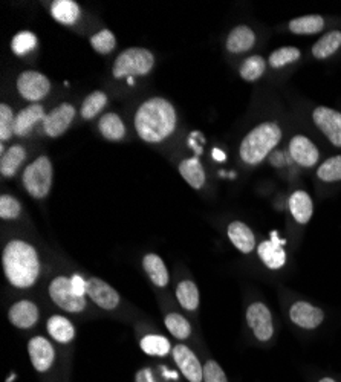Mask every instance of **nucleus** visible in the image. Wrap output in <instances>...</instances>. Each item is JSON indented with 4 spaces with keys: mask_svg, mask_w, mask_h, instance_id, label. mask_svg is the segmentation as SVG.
<instances>
[{
    "mask_svg": "<svg viewBox=\"0 0 341 382\" xmlns=\"http://www.w3.org/2000/svg\"><path fill=\"white\" fill-rule=\"evenodd\" d=\"M143 267L148 275V279L152 280L155 286H158V288H166L170 277L161 257L156 256V254H147L143 259Z\"/></svg>",
    "mask_w": 341,
    "mask_h": 382,
    "instance_id": "nucleus-26",
    "label": "nucleus"
},
{
    "mask_svg": "<svg viewBox=\"0 0 341 382\" xmlns=\"http://www.w3.org/2000/svg\"><path fill=\"white\" fill-rule=\"evenodd\" d=\"M76 113L77 110L72 104L61 103L56 109H52L49 113H46L44 121H41L45 133L49 138L61 136L71 127L73 118H76Z\"/></svg>",
    "mask_w": 341,
    "mask_h": 382,
    "instance_id": "nucleus-9",
    "label": "nucleus"
},
{
    "mask_svg": "<svg viewBox=\"0 0 341 382\" xmlns=\"http://www.w3.org/2000/svg\"><path fill=\"white\" fill-rule=\"evenodd\" d=\"M213 158H216V159H220V161H223V159H225V155H223L220 150H218V148H216V150L213 152Z\"/></svg>",
    "mask_w": 341,
    "mask_h": 382,
    "instance_id": "nucleus-44",
    "label": "nucleus"
},
{
    "mask_svg": "<svg viewBox=\"0 0 341 382\" xmlns=\"http://www.w3.org/2000/svg\"><path fill=\"white\" fill-rule=\"evenodd\" d=\"M136 381L138 382H153L151 370H141L140 373H138V376H136Z\"/></svg>",
    "mask_w": 341,
    "mask_h": 382,
    "instance_id": "nucleus-43",
    "label": "nucleus"
},
{
    "mask_svg": "<svg viewBox=\"0 0 341 382\" xmlns=\"http://www.w3.org/2000/svg\"><path fill=\"white\" fill-rule=\"evenodd\" d=\"M317 176L318 179H322L323 182H338V180H341V155L326 159V161L318 167Z\"/></svg>",
    "mask_w": 341,
    "mask_h": 382,
    "instance_id": "nucleus-37",
    "label": "nucleus"
},
{
    "mask_svg": "<svg viewBox=\"0 0 341 382\" xmlns=\"http://www.w3.org/2000/svg\"><path fill=\"white\" fill-rule=\"evenodd\" d=\"M341 48V31H330V33L325 34L315 45L312 46V56L318 60H325L330 56H334L335 52Z\"/></svg>",
    "mask_w": 341,
    "mask_h": 382,
    "instance_id": "nucleus-29",
    "label": "nucleus"
},
{
    "mask_svg": "<svg viewBox=\"0 0 341 382\" xmlns=\"http://www.w3.org/2000/svg\"><path fill=\"white\" fill-rule=\"evenodd\" d=\"M26 159V148L24 145L14 144L0 156V173L4 177H13L19 172L20 165Z\"/></svg>",
    "mask_w": 341,
    "mask_h": 382,
    "instance_id": "nucleus-23",
    "label": "nucleus"
},
{
    "mask_svg": "<svg viewBox=\"0 0 341 382\" xmlns=\"http://www.w3.org/2000/svg\"><path fill=\"white\" fill-rule=\"evenodd\" d=\"M255 45V34L254 31L247 26L240 25L234 28L227 37V51L231 54H242V52H248Z\"/></svg>",
    "mask_w": 341,
    "mask_h": 382,
    "instance_id": "nucleus-20",
    "label": "nucleus"
},
{
    "mask_svg": "<svg viewBox=\"0 0 341 382\" xmlns=\"http://www.w3.org/2000/svg\"><path fill=\"white\" fill-rule=\"evenodd\" d=\"M166 327L176 339H187L191 335V326L185 316L172 312L166 316Z\"/></svg>",
    "mask_w": 341,
    "mask_h": 382,
    "instance_id": "nucleus-34",
    "label": "nucleus"
},
{
    "mask_svg": "<svg viewBox=\"0 0 341 382\" xmlns=\"http://www.w3.org/2000/svg\"><path fill=\"white\" fill-rule=\"evenodd\" d=\"M179 173L185 179V182L195 190H200L205 184V170L198 158H188L180 161Z\"/></svg>",
    "mask_w": 341,
    "mask_h": 382,
    "instance_id": "nucleus-24",
    "label": "nucleus"
},
{
    "mask_svg": "<svg viewBox=\"0 0 341 382\" xmlns=\"http://www.w3.org/2000/svg\"><path fill=\"white\" fill-rule=\"evenodd\" d=\"M176 129V110L166 98L144 101L135 113V130L143 141L156 144L172 136Z\"/></svg>",
    "mask_w": 341,
    "mask_h": 382,
    "instance_id": "nucleus-1",
    "label": "nucleus"
},
{
    "mask_svg": "<svg viewBox=\"0 0 341 382\" xmlns=\"http://www.w3.org/2000/svg\"><path fill=\"white\" fill-rule=\"evenodd\" d=\"M290 155L295 164L306 168L314 167L320 158L317 145L303 135H297L292 138L290 143Z\"/></svg>",
    "mask_w": 341,
    "mask_h": 382,
    "instance_id": "nucleus-15",
    "label": "nucleus"
},
{
    "mask_svg": "<svg viewBox=\"0 0 341 382\" xmlns=\"http://www.w3.org/2000/svg\"><path fill=\"white\" fill-rule=\"evenodd\" d=\"M266 69V61L260 56H251L245 60L240 68L239 73L245 81H258Z\"/></svg>",
    "mask_w": 341,
    "mask_h": 382,
    "instance_id": "nucleus-33",
    "label": "nucleus"
},
{
    "mask_svg": "<svg viewBox=\"0 0 341 382\" xmlns=\"http://www.w3.org/2000/svg\"><path fill=\"white\" fill-rule=\"evenodd\" d=\"M8 320L17 329L34 327L39 321V307L29 300H20L9 307Z\"/></svg>",
    "mask_w": 341,
    "mask_h": 382,
    "instance_id": "nucleus-17",
    "label": "nucleus"
},
{
    "mask_svg": "<svg viewBox=\"0 0 341 382\" xmlns=\"http://www.w3.org/2000/svg\"><path fill=\"white\" fill-rule=\"evenodd\" d=\"M91 46L101 56H108L116 46V38L111 29H101L91 37Z\"/></svg>",
    "mask_w": 341,
    "mask_h": 382,
    "instance_id": "nucleus-36",
    "label": "nucleus"
},
{
    "mask_svg": "<svg viewBox=\"0 0 341 382\" xmlns=\"http://www.w3.org/2000/svg\"><path fill=\"white\" fill-rule=\"evenodd\" d=\"M282 140V130L275 123H262L243 138L239 155L248 165H258L268 156Z\"/></svg>",
    "mask_w": 341,
    "mask_h": 382,
    "instance_id": "nucleus-3",
    "label": "nucleus"
},
{
    "mask_svg": "<svg viewBox=\"0 0 341 382\" xmlns=\"http://www.w3.org/2000/svg\"><path fill=\"white\" fill-rule=\"evenodd\" d=\"M5 277L19 289L34 286L40 275V259L37 249L25 240H11L6 243L2 254Z\"/></svg>",
    "mask_w": 341,
    "mask_h": 382,
    "instance_id": "nucleus-2",
    "label": "nucleus"
},
{
    "mask_svg": "<svg viewBox=\"0 0 341 382\" xmlns=\"http://www.w3.org/2000/svg\"><path fill=\"white\" fill-rule=\"evenodd\" d=\"M71 283H72V289L78 296H83V299H86L88 295V280H84L80 274H73L71 277Z\"/></svg>",
    "mask_w": 341,
    "mask_h": 382,
    "instance_id": "nucleus-42",
    "label": "nucleus"
},
{
    "mask_svg": "<svg viewBox=\"0 0 341 382\" xmlns=\"http://www.w3.org/2000/svg\"><path fill=\"white\" fill-rule=\"evenodd\" d=\"M28 353L33 367L44 373L48 371L56 361V349L45 336H34L28 343Z\"/></svg>",
    "mask_w": 341,
    "mask_h": 382,
    "instance_id": "nucleus-11",
    "label": "nucleus"
},
{
    "mask_svg": "<svg viewBox=\"0 0 341 382\" xmlns=\"http://www.w3.org/2000/svg\"><path fill=\"white\" fill-rule=\"evenodd\" d=\"M318 382H337V381H334L332 378H323V379H320Z\"/></svg>",
    "mask_w": 341,
    "mask_h": 382,
    "instance_id": "nucleus-45",
    "label": "nucleus"
},
{
    "mask_svg": "<svg viewBox=\"0 0 341 382\" xmlns=\"http://www.w3.org/2000/svg\"><path fill=\"white\" fill-rule=\"evenodd\" d=\"M17 91L20 97L33 104L45 100L51 91V81L39 71H25L17 77Z\"/></svg>",
    "mask_w": 341,
    "mask_h": 382,
    "instance_id": "nucleus-7",
    "label": "nucleus"
},
{
    "mask_svg": "<svg viewBox=\"0 0 341 382\" xmlns=\"http://www.w3.org/2000/svg\"><path fill=\"white\" fill-rule=\"evenodd\" d=\"M52 179H54V168L51 159L41 155L25 168L22 182L31 197L45 199L51 191Z\"/></svg>",
    "mask_w": 341,
    "mask_h": 382,
    "instance_id": "nucleus-5",
    "label": "nucleus"
},
{
    "mask_svg": "<svg viewBox=\"0 0 341 382\" xmlns=\"http://www.w3.org/2000/svg\"><path fill=\"white\" fill-rule=\"evenodd\" d=\"M290 318L295 326L302 329H307V331H312V329H317L323 323L325 314L322 309H320V307L311 303L295 301L290 309Z\"/></svg>",
    "mask_w": 341,
    "mask_h": 382,
    "instance_id": "nucleus-14",
    "label": "nucleus"
},
{
    "mask_svg": "<svg viewBox=\"0 0 341 382\" xmlns=\"http://www.w3.org/2000/svg\"><path fill=\"white\" fill-rule=\"evenodd\" d=\"M51 14L61 25H73L80 19V6L73 0H56L51 5Z\"/></svg>",
    "mask_w": 341,
    "mask_h": 382,
    "instance_id": "nucleus-25",
    "label": "nucleus"
},
{
    "mask_svg": "<svg viewBox=\"0 0 341 382\" xmlns=\"http://www.w3.org/2000/svg\"><path fill=\"white\" fill-rule=\"evenodd\" d=\"M45 115L46 113H45V109H44V105H41V104L36 103V104L26 105L25 109H22L16 115L14 135L20 136V138L28 136L39 121H44Z\"/></svg>",
    "mask_w": 341,
    "mask_h": 382,
    "instance_id": "nucleus-18",
    "label": "nucleus"
},
{
    "mask_svg": "<svg viewBox=\"0 0 341 382\" xmlns=\"http://www.w3.org/2000/svg\"><path fill=\"white\" fill-rule=\"evenodd\" d=\"M48 334L60 344H69L76 338V327L63 315H52L48 323Z\"/></svg>",
    "mask_w": 341,
    "mask_h": 382,
    "instance_id": "nucleus-22",
    "label": "nucleus"
},
{
    "mask_svg": "<svg viewBox=\"0 0 341 382\" xmlns=\"http://www.w3.org/2000/svg\"><path fill=\"white\" fill-rule=\"evenodd\" d=\"M287 207H290L291 215L298 224L306 225L307 222L311 220L312 213H314V205H312L311 196H309L306 191L303 190L294 191L290 200H287Z\"/></svg>",
    "mask_w": 341,
    "mask_h": 382,
    "instance_id": "nucleus-19",
    "label": "nucleus"
},
{
    "mask_svg": "<svg viewBox=\"0 0 341 382\" xmlns=\"http://www.w3.org/2000/svg\"><path fill=\"white\" fill-rule=\"evenodd\" d=\"M247 323L253 331L254 336L262 343L270 341L274 335L273 315L268 306L263 303H253L247 311Z\"/></svg>",
    "mask_w": 341,
    "mask_h": 382,
    "instance_id": "nucleus-8",
    "label": "nucleus"
},
{
    "mask_svg": "<svg viewBox=\"0 0 341 382\" xmlns=\"http://www.w3.org/2000/svg\"><path fill=\"white\" fill-rule=\"evenodd\" d=\"M325 28V19L318 14L302 16L290 22V31L298 36L317 34Z\"/></svg>",
    "mask_w": 341,
    "mask_h": 382,
    "instance_id": "nucleus-28",
    "label": "nucleus"
},
{
    "mask_svg": "<svg viewBox=\"0 0 341 382\" xmlns=\"http://www.w3.org/2000/svg\"><path fill=\"white\" fill-rule=\"evenodd\" d=\"M36 46H37V36L34 33H31V31H22V33L16 34L11 41V49L19 57L26 56L28 52L34 51Z\"/></svg>",
    "mask_w": 341,
    "mask_h": 382,
    "instance_id": "nucleus-38",
    "label": "nucleus"
},
{
    "mask_svg": "<svg viewBox=\"0 0 341 382\" xmlns=\"http://www.w3.org/2000/svg\"><path fill=\"white\" fill-rule=\"evenodd\" d=\"M227 234L231 240V243L236 247L242 254H250L254 251L255 247V237L254 232L250 229L248 225H245L243 222H231L227 229Z\"/></svg>",
    "mask_w": 341,
    "mask_h": 382,
    "instance_id": "nucleus-21",
    "label": "nucleus"
},
{
    "mask_svg": "<svg viewBox=\"0 0 341 382\" xmlns=\"http://www.w3.org/2000/svg\"><path fill=\"white\" fill-rule=\"evenodd\" d=\"M312 120L330 143L341 147V112L320 105L312 112Z\"/></svg>",
    "mask_w": 341,
    "mask_h": 382,
    "instance_id": "nucleus-10",
    "label": "nucleus"
},
{
    "mask_svg": "<svg viewBox=\"0 0 341 382\" xmlns=\"http://www.w3.org/2000/svg\"><path fill=\"white\" fill-rule=\"evenodd\" d=\"M49 295L52 301L66 312L78 314L86 309V299H83V296H78L73 292L71 279L65 277V275H58V277L51 282Z\"/></svg>",
    "mask_w": 341,
    "mask_h": 382,
    "instance_id": "nucleus-6",
    "label": "nucleus"
},
{
    "mask_svg": "<svg viewBox=\"0 0 341 382\" xmlns=\"http://www.w3.org/2000/svg\"><path fill=\"white\" fill-rule=\"evenodd\" d=\"M204 382H228L225 371L216 363V361H207L204 367Z\"/></svg>",
    "mask_w": 341,
    "mask_h": 382,
    "instance_id": "nucleus-41",
    "label": "nucleus"
},
{
    "mask_svg": "<svg viewBox=\"0 0 341 382\" xmlns=\"http://www.w3.org/2000/svg\"><path fill=\"white\" fill-rule=\"evenodd\" d=\"M153 66L155 57L151 51L144 48H129L115 58L112 73L118 80L127 77H143L147 76Z\"/></svg>",
    "mask_w": 341,
    "mask_h": 382,
    "instance_id": "nucleus-4",
    "label": "nucleus"
},
{
    "mask_svg": "<svg viewBox=\"0 0 341 382\" xmlns=\"http://www.w3.org/2000/svg\"><path fill=\"white\" fill-rule=\"evenodd\" d=\"M88 296L104 311H113L120 304V294L109 283L101 279L91 277L88 280Z\"/></svg>",
    "mask_w": 341,
    "mask_h": 382,
    "instance_id": "nucleus-13",
    "label": "nucleus"
},
{
    "mask_svg": "<svg viewBox=\"0 0 341 382\" xmlns=\"http://www.w3.org/2000/svg\"><path fill=\"white\" fill-rule=\"evenodd\" d=\"M172 355L180 373L190 382H202L204 381V367L200 366L198 356L191 350L184 346L178 344L172 349Z\"/></svg>",
    "mask_w": 341,
    "mask_h": 382,
    "instance_id": "nucleus-12",
    "label": "nucleus"
},
{
    "mask_svg": "<svg viewBox=\"0 0 341 382\" xmlns=\"http://www.w3.org/2000/svg\"><path fill=\"white\" fill-rule=\"evenodd\" d=\"M98 129L104 140H108V141L116 143V141H121L126 136V125L123 120L120 118V115H116V113L103 115L98 123Z\"/></svg>",
    "mask_w": 341,
    "mask_h": 382,
    "instance_id": "nucleus-27",
    "label": "nucleus"
},
{
    "mask_svg": "<svg viewBox=\"0 0 341 382\" xmlns=\"http://www.w3.org/2000/svg\"><path fill=\"white\" fill-rule=\"evenodd\" d=\"M141 350L144 353L151 355V356H166L168 355L170 350H172V346H170V341L163 336V335H146L141 339Z\"/></svg>",
    "mask_w": 341,
    "mask_h": 382,
    "instance_id": "nucleus-32",
    "label": "nucleus"
},
{
    "mask_svg": "<svg viewBox=\"0 0 341 382\" xmlns=\"http://www.w3.org/2000/svg\"><path fill=\"white\" fill-rule=\"evenodd\" d=\"M271 240L268 242H262L259 248H258V254L260 260L263 262V264L268 269H282L286 263V252H285V240H280L277 237V232H273L271 234Z\"/></svg>",
    "mask_w": 341,
    "mask_h": 382,
    "instance_id": "nucleus-16",
    "label": "nucleus"
},
{
    "mask_svg": "<svg viewBox=\"0 0 341 382\" xmlns=\"http://www.w3.org/2000/svg\"><path fill=\"white\" fill-rule=\"evenodd\" d=\"M14 125H16V115L13 109L8 104H0V141L5 143L11 140L14 135Z\"/></svg>",
    "mask_w": 341,
    "mask_h": 382,
    "instance_id": "nucleus-39",
    "label": "nucleus"
},
{
    "mask_svg": "<svg viewBox=\"0 0 341 382\" xmlns=\"http://www.w3.org/2000/svg\"><path fill=\"white\" fill-rule=\"evenodd\" d=\"M176 299L180 307L185 311H196L199 307V291L198 286L191 280H184L178 284Z\"/></svg>",
    "mask_w": 341,
    "mask_h": 382,
    "instance_id": "nucleus-30",
    "label": "nucleus"
},
{
    "mask_svg": "<svg viewBox=\"0 0 341 382\" xmlns=\"http://www.w3.org/2000/svg\"><path fill=\"white\" fill-rule=\"evenodd\" d=\"M22 213V204L14 196L2 195L0 197V217L4 220H14Z\"/></svg>",
    "mask_w": 341,
    "mask_h": 382,
    "instance_id": "nucleus-40",
    "label": "nucleus"
},
{
    "mask_svg": "<svg viewBox=\"0 0 341 382\" xmlns=\"http://www.w3.org/2000/svg\"><path fill=\"white\" fill-rule=\"evenodd\" d=\"M300 57H302L300 49H297L294 46H283L275 49L270 56V66L274 69L285 68L286 65H291V63L297 61Z\"/></svg>",
    "mask_w": 341,
    "mask_h": 382,
    "instance_id": "nucleus-35",
    "label": "nucleus"
},
{
    "mask_svg": "<svg viewBox=\"0 0 341 382\" xmlns=\"http://www.w3.org/2000/svg\"><path fill=\"white\" fill-rule=\"evenodd\" d=\"M108 101H109L108 95L101 91H95V92L89 93L81 104V110H80L81 118L83 120H93L95 116H97L106 108Z\"/></svg>",
    "mask_w": 341,
    "mask_h": 382,
    "instance_id": "nucleus-31",
    "label": "nucleus"
}]
</instances>
